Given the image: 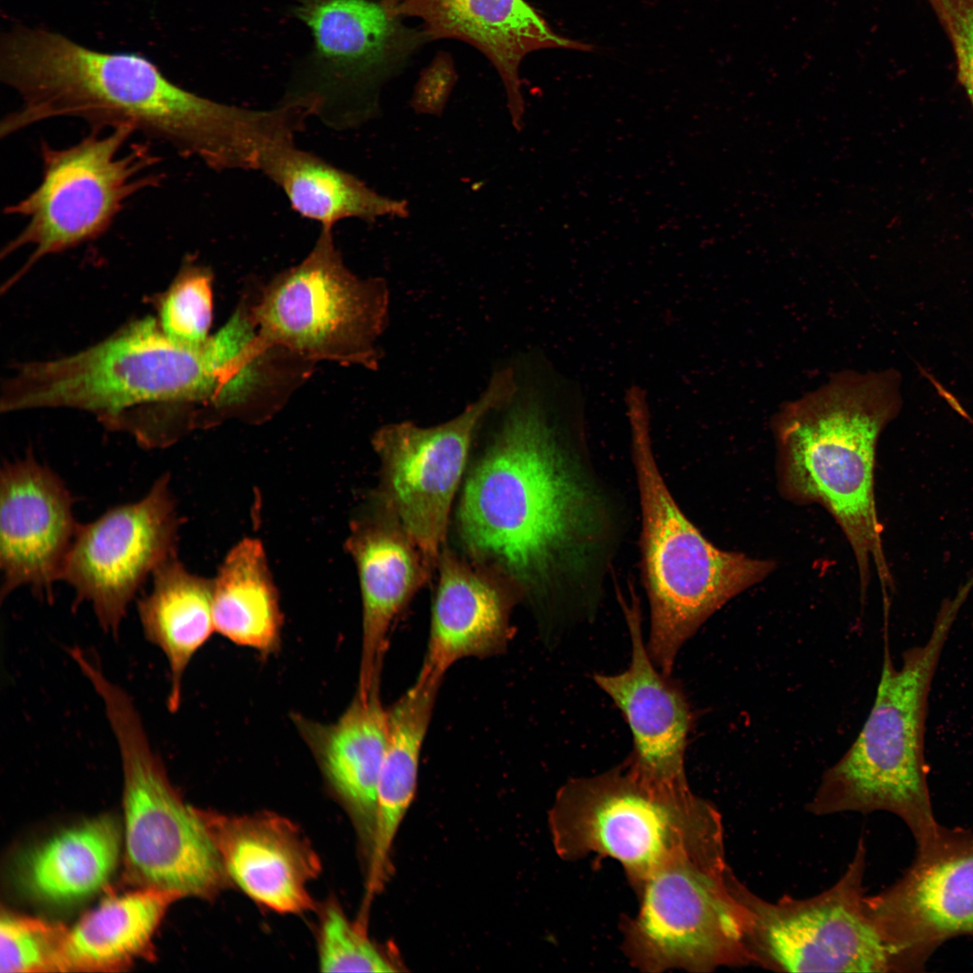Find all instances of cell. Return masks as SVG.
Here are the masks:
<instances>
[{
    "mask_svg": "<svg viewBox=\"0 0 973 973\" xmlns=\"http://www.w3.org/2000/svg\"><path fill=\"white\" fill-rule=\"evenodd\" d=\"M91 130L65 148L41 144V177L21 200L8 205L7 215L25 221L1 250V258L26 247L27 260L6 283L9 288L39 260L103 235L137 193L159 186L162 176L150 169L160 158L146 143L124 151L135 131L129 125Z\"/></svg>",
    "mask_w": 973,
    "mask_h": 973,
    "instance_id": "obj_9",
    "label": "cell"
},
{
    "mask_svg": "<svg viewBox=\"0 0 973 973\" xmlns=\"http://www.w3.org/2000/svg\"><path fill=\"white\" fill-rule=\"evenodd\" d=\"M179 526L164 474L141 500L78 525L61 580L74 589L77 604L89 603L101 628L115 636L146 578L176 555Z\"/></svg>",
    "mask_w": 973,
    "mask_h": 973,
    "instance_id": "obj_15",
    "label": "cell"
},
{
    "mask_svg": "<svg viewBox=\"0 0 973 973\" xmlns=\"http://www.w3.org/2000/svg\"><path fill=\"white\" fill-rule=\"evenodd\" d=\"M516 391L514 371L503 368L451 420L431 427L390 423L372 438L381 464L378 503L436 567L473 436L483 419Z\"/></svg>",
    "mask_w": 973,
    "mask_h": 973,
    "instance_id": "obj_14",
    "label": "cell"
},
{
    "mask_svg": "<svg viewBox=\"0 0 973 973\" xmlns=\"http://www.w3.org/2000/svg\"><path fill=\"white\" fill-rule=\"evenodd\" d=\"M121 836L118 823L108 815L56 833L24 857L23 886L36 899L53 905L88 897L112 877L119 861Z\"/></svg>",
    "mask_w": 973,
    "mask_h": 973,
    "instance_id": "obj_28",
    "label": "cell"
},
{
    "mask_svg": "<svg viewBox=\"0 0 973 973\" xmlns=\"http://www.w3.org/2000/svg\"><path fill=\"white\" fill-rule=\"evenodd\" d=\"M631 643L627 669L593 679L621 711L633 748L624 761L636 775L668 786H687L685 755L694 716L682 687L652 661L643 641L639 603L623 604Z\"/></svg>",
    "mask_w": 973,
    "mask_h": 973,
    "instance_id": "obj_18",
    "label": "cell"
},
{
    "mask_svg": "<svg viewBox=\"0 0 973 973\" xmlns=\"http://www.w3.org/2000/svg\"><path fill=\"white\" fill-rule=\"evenodd\" d=\"M176 892L137 887L106 896L68 929L61 972H117L152 957V939Z\"/></svg>",
    "mask_w": 973,
    "mask_h": 973,
    "instance_id": "obj_25",
    "label": "cell"
},
{
    "mask_svg": "<svg viewBox=\"0 0 973 973\" xmlns=\"http://www.w3.org/2000/svg\"><path fill=\"white\" fill-rule=\"evenodd\" d=\"M866 849L832 887L812 897L776 902L752 893L735 876L738 898L750 915L751 965L786 972H893L891 952L866 905Z\"/></svg>",
    "mask_w": 973,
    "mask_h": 973,
    "instance_id": "obj_13",
    "label": "cell"
},
{
    "mask_svg": "<svg viewBox=\"0 0 973 973\" xmlns=\"http://www.w3.org/2000/svg\"><path fill=\"white\" fill-rule=\"evenodd\" d=\"M318 959L320 970L323 972L396 971L378 948L332 903L322 914Z\"/></svg>",
    "mask_w": 973,
    "mask_h": 973,
    "instance_id": "obj_32",
    "label": "cell"
},
{
    "mask_svg": "<svg viewBox=\"0 0 973 973\" xmlns=\"http://www.w3.org/2000/svg\"><path fill=\"white\" fill-rule=\"evenodd\" d=\"M394 16L416 17L427 41L455 39L482 52L505 89L513 126L521 131L524 100L520 66L532 51L585 46L554 33L524 0H382Z\"/></svg>",
    "mask_w": 973,
    "mask_h": 973,
    "instance_id": "obj_19",
    "label": "cell"
},
{
    "mask_svg": "<svg viewBox=\"0 0 973 973\" xmlns=\"http://www.w3.org/2000/svg\"><path fill=\"white\" fill-rule=\"evenodd\" d=\"M151 591L138 601L145 639L167 659L171 713L178 710L184 674L197 651L215 632L213 618V579L189 572L174 555L152 574Z\"/></svg>",
    "mask_w": 973,
    "mask_h": 973,
    "instance_id": "obj_27",
    "label": "cell"
},
{
    "mask_svg": "<svg viewBox=\"0 0 973 973\" xmlns=\"http://www.w3.org/2000/svg\"><path fill=\"white\" fill-rule=\"evenodd\" d=\"M919 369L921 373L933 385L938 394L948 403V405L960 416L967 419L970 423L973 424V419L968 414V413L961 406L957 398L945 387H943V386L938 380H936L932 374L928 373L920 366Z\"/></svg>",
    "mask_w": 973,
    "mask_h": 973,
    "instance_id": "obj_34",
    "label": "cell"
},
{
    "mask_svg": "<svg viewBox=\"0 0 973 973\" xmlns=\"http://www.w3.org/2000/svg\"><path fill=\"white\" fill-rule=\"evenodd\" d=\"M441 679L419 672L387 709V740L379 775L369 877L381 880L393 841L417 787L420 755Z\"/></svg>",
    "mask_w": 973,
    "mask_h": 973,
    "instance_id": "obj_26",
    "label": "cell"
},
{
    "mask_svg": "<svg viewBox=\"0 0 973 973\" xmlns=\"http://www.w3.org/2000/svg\"><path fill=\"white\" fill-rule=\"evenodd\" d=\"M866 905L895 971L921 968L939 945L973 932V835L946 829L935 842L917 849L893 886L866 896Z\"/></svg>",
    "mask_w": 973,
    "mask_h": 973,
    "instance_id": "obj_16",
    "label": "cell"
},
{
    "mask_svg": "<svg viewBox=\"0 0 973 973\" xmlns=\"http://www.w3.org/2000/svg\"><path fill=\"white\" fill-rule=\"evenodd\" d=\"M725 857L684 859L651 874L640 908L623 923V950L641 970L711 972L751 965L750 915Z\"/></svg>",
    "mask_w": 973,
    "mask_h": 973,
    "instance_id": "obj_11",
    "label": "cell"
},
{
    "mask_svg": "<svg viewBox=\"0 0 973 973\" xmlns=\"http://www.w3.org/2000/svg\"><path fill=\"white\" fill-rule=\"evenodd\" d=\"M73 497L51 469L31 455L6 462L0 476L1 600L20 587L52 599L78 524Z\"/></svg>",
    "mask_w": 973,
    "mask_h": 973,
    "instance_id": "obj_17",
    "label": "cell"
},
{
    "mask_svg": "<svg viewBox=\"0 0 973 973\" xmlns=\"http://www.w3.org/2000/svg\"><path fill=\"white\" fill-rule=\"evenodd\" d=\"M549 821L562 859L611 857L636 893L651 874L676 860L725 856L721 814L711 803L688 785L646 780L624 762L600 775L568 780L557 794Z\"/></svg>",
    "mask_w": 973,
    "mask_h": 973,
    "instance_id": "obj_7",
    "label": "cell"
},
{
    "mask_svg": "<svg viewBox=\"0 0 973 973\" xmlns=\"http://www.w3.org/2000/svg\"><path fill=\"white\" fill-rule=\"evenodd\" d=\"M89 680L122 759L125 879L181 897H214L228 877L200 809L186 804L171 784L130 695L101 669Z\"/></svg>",
    "mask_w": 973,
    "mask_h": 973,
    "instance_id": "obj_8",
    "label": "cell"
},
{
    "mask_svg": "<svg viewBox=\"0 0 973 973\" xmlns=\"http://www.w3.org/2000/svg\"><path fill=\"white\" fill-rule=\"evenodd\" d=\"M0 78L22 102L1 120V138L55 118L92 130L129 125L222 171L249 169L267 134L263 110L205 98L143 56L97 51L47 29L18 26L3 36Z\"/></svg>",
    "mask_w": 973,
    "mask_h": 973,
    "instance_id": "obj_2",
    "label": "cell"
},
{
    "mask_svg": "<svg viewBox=\"0 0 973 973\" xmlns=\"http://www.w3.org/2000/svg\"><path fill=\"white\" fill-rule=\"evenodd\" d=\"M294 14L311 30L314 45L283 102L333 129L369 118L379 84L427 42L382 0H297Z\"/></svg>",
    "mask_w": 973,
    "mask_h": 973,
    "instance_id": "obj_12",
    "label": "cell"
},
{
    "mask_svg": "<svg viewBox=\"0 0 973 973\" xmlns=\"http://www.w3.org/2000/svg\"><path fill=\"white\" fill-rule=\"evenodd\" d=\"M220 381L208 341L200 348L180 346L147 317L77 353L23 364L3 386L0 410L86 411L143 446L159 448L201 425Z\"/></svg>",
    "mask_w": 973,
    "mask_h": 973,
    "instance_id": "obj_3",
    "label": "cell"
},
{
    "mask_svg": "<svg viewBox=\"0 0 973 973\" xmlns=\"http://www.w3.org/2000/svg\"><path fill=\"white\" fill-rule=\"evenodd\" d=\"M631 456L641 509V572L650 607L646 644L668 675L684 643L732 598L762 581L771 560L724 550L686 516L661 474L645 399H627Z\"/></svg>",
    "mask_w": 973,
    "mask_h": 973,
    "instance_id": "obj_6",
    "label": "cell"
},
{
    "mask_svg": "<svg viewBox=\"0 0 973 973\" xmlns=\"http://www.w3.org/2000/svg\"><path fill=\"white\" fill-rule=\"evenodd\" d=\"M456 81L453 65L447 58H436L419 78L411 98L416 114L441 116Z\"/></svg>",
    "mask_w": 973,
    "mask_h": 973,
    "instance_id": "obj_33",
    "label": "cell"
},
{
    "mask_svg": "<svg viewBox=\"0 0 973 973\" xmlns=\"http://www.w3.org/2000/svg\"><path fill=\"white\" fill-rule=\"evenodd\" d=\"M294 721L326 781L352 815L370 855L387 740V709L380 689L366 697L356 694L334 723L323 724L298 715Z\"/></svg>",
    "mask_w": 973,
    "mask_h": 973,
    "instance_id": "obj_23",
    "label": "cell"
},
{
    "mask_svg": "<svg viewBox=\"0 0 973 973\" xmlns=\"http://www.w3.org/2000/svg\"><path fill=\"white\" fill-rule=\"evenodd\" d=\"M258 170L283 191L296 213L321 227L332 229L350 218L373 223L409 214L405 201L379 195L353 174L299 149L294 138L269 147Z\"/></svg>",
    "mask_w": 973,
    "mask_h": 973,
    "instance_id": "obj_24",
    "label": "cell"
},
{
    "mask_svg": "<svg viewBox=\"0 0 973 973\" xmlns=\"http://www.w3.org/2000/svg\"><path fill=\"white\" fill-rule=\"evenodd\" d=\"M578 400L555 415L534 399L516 405L458 510L470 556L549 624L596 614L625 529L623 504L591 459Z\"/></svg>",
    "mask_w": 973,
    "mask_h": 973,
    "instance_id": "obj_1",
    "label": "cell"
},
{
    "mask_svg": "<svg viewBox=\"0 0 973 973\" xmlns=\"http://www.w3.org/2000/svg\"><path fill=\"white\" fill-rule=\"evenodd\" d=\"M928 1H929V2H930V4L932 5V8H933L934 6H936V5H937V4H938V2H939L938 0H928Z\"/></svg>",
    "mask_w": 973,
    "mask_h": 973,
    "instance_id": "obj_35",
    "label": "cell"
},
{
    "mask_svg": "<svg viewBox=\"0 0 973 973\" xmlns=\"http://www.w3.org/2000/svg\"><path fill=\"white\" fill-rule=\"evenodd\" d=\"M200 811L227 877L253 901L281 914H301L313 907L307 887L321 864L295 824L268 813Z\"/></svg>",
    "mask_w": 973,
    "mask_h": 973,
    "instance_id": "obj_21",
    "label": "cell"
},
{
    "mask_svg": "<svg viewBox=\"0 0 973 973\" xmlns=\"http://www.w3.org/2000/svg\"><path fill=\"white\" fill-rule=\"evenodd\" d=\"M900 386L894 368L842 371L781 405L772 419L780 490L793 501L826 508L853 550L862 592L873 562L884 597L893 581L876 509L874 467L878 438L902 406Z\"/></svg>",
    "mask_w": 973,
    "mask_h": 973,
    "instance_id": "obj_4",
    "label": "cell"
},
{
    "mask_svg": "<svg viewBox=\"0 0 973 973\" xmlns=\"http://www.w3.org/2000/svg\"><path fill=\"white\" fill-rule=\"evenodd\" d=\"M211 269L186 259L159 304L158 323L173 342L200 348L211 337L213 321Z\"/></svg>",
    "mask_w": 973,
    "mask_h": 973,
    "instance_id": "obj_30",
    "label": "cell"
},
{
    "mask_svg": "<svg viewBox=\"0 0 973 973\" xmlns=\"http://www.w3.org/2000/svg\"><path fill=\"white\" fill-rule=\"evenodd\" d=\"M346 548L357 566L362 636L357 694L380 687L390 628L436 566L383 508L354 519Z\"/></svg>",
    "mask_w": 973,
    "mask_h": 973,
    "instance_id": "obj_20",
    "label": "cell"
},
{
    "mask_svg": "<svg viewBox=\"0 0 973 973\" xmlns=\"http://www.w3.org/2000/svg\"><path fill=\"white\" fill-rule=\"evenodd\" d=\"M68 928L32 916L3 911L0 920V972H61Z\"/></svg>",
    "mask_w": 973,
    "mask_h": 973,
    "instance_id": "obj_31",
    "label": "cell"
},
{
    "mask_svg": "<svg viewBox=\"0 0 973 973\" xmlns=\"http://www.w3.org/2000/svg\"><path fill=\"white\" fill-rule=\"evenodd\" d=\"M216 632L261 655L280 644L283 617L261 542L245 538L232 547L213 579Z\"/></svg>",
    "mask_w": 973,
    "mask_h": 973,
    "instance_id": "obj_29",
    "label": "cell"
},
{
    "mask_svg": "<svg viewBox=\"0 0 973 973\" xmlns=\"http://www.w3.org/2000/svg\"><path fill=\"white\" fill-rule=\"evenodd\" d=\"M421 672L443 679L456 662L502 653L512 638L514 593L500 577L477 568L445 546Z\"/></svg>",
    "mask_w": 973,
    "mask_h": 973,
    "instance_id": "obj_22",
    "label": "cell"
},
{
    "mask_svg": "<svg viewBox=\"0 0 973 973\" xmlns=\"http://www.w3.org/2000/svg\"><path fill=\"white\" fill-rule=\"evenodd\" d=\"M382 278H361L345 265L332 228L321 227L297 265L276 275L250 300L260 338L311 363L329 360L376 369L388 319Z\"/></svg>",
    "mask_w": 973,
    "mask_h": 973,
    "instance_id": "obj_10",
    "label": "cell"
},
{
    "mask_svg": "<svg viewBox=\"0 0 973 973\" xmlns=\"http://www.w3.org/2000/svg\"><path fill=\"white\" fill-rule=\"evenodd\" d=\"M964 589L943 600L927 641L904 651L902 665L888 650L869 715L850 750L823 775L807 810L817 815L886 811L911 830L917 848L944 828L936 822L924 757L928 696L941 652L960 608Z\"/></svg>",
    "mask_w": 973,
    "mask_h": 973,
    "instance_id": "obj_5",
    "label": "cell"
}]
</instances>
